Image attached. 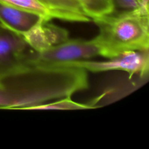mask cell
Masks as SVG:
<instances>
[{
    "instance_id": "obj_6",
    "label": "cell",
    "mask_w": 149,
    "mask_h": 149,
    "mask_svg": "<svg viewBox=\"0 0 149 149\" xmlns=\"http://www.w3.org/2000/svg\"><path fill=\"white\" fill-rule=\"evenodd\" d=\"M100 56L93 39H67L41 52H35L33 65H61Z\"/></svg>"
},
{
    "instance_id": "obj_4",
    "label": "cell",
    "mask_w": 149,
    "mask_h": 149,
    "mask_svg": "<svg viewBox=\"0 0 149 149\" xmlns=\"http://www.w3.org/2000/svg\"><path fill=\"white\" fill-rule=\"evenodd\" d=\"M34 54L23 36L0 23V79L33 66Z\"/></svg>"
},
{
    "instance_id": "obj_10",
    "label": "cell",
    "mask_w": 149,
    "mask_h": 149,
    "mask_svg": "<svg viewBox=\"0 0 149 149\" xmlns=\"http://www.w3.org/2000/svg\"><path fill=\"white\" fill-rule=\"evenodd\" d=\"M90 20L107 15L115 11L113 0H77Z\"/></svg>"
},
{
    "instance_id": "obj_7",
    "label": "cell",
    "mask_w": 149,
    "mask_h": 149,
    "mask_svg": "<svg viewBox=\"0 0 149 149\" xmlns=\"http://www.w3.org/2000/svg\"><path fill=\"white\" fill-rule=\"evenodd\" d=\"M41 19L28 33L23 35L25 41L35 52L43 51L68 39V32L52 23Z\"/></svg>"
},
{
    "instance_id": "obj_9",
    "label": "cell",
    "mask_w": 149,
    "mask_h": 149,
    "mask_svg": "<svg viewBox=\"0 0 149 149\" xmlns=\"http://www.w3.org/2000/svg\"><path fill=\"white\" fill-rule=\"evenodd\" d=\"M95 108V107L91 104L74 101L71 96H68L33 106L29 108L27 111H77L87 110Z\"/></svg>"
},
{
    "instance_id": "obj_3",
    "label": "cell",
    "mask_w": 149,
    "mask_h": 149,
    "mask_svg": "<svg viewBox=\"0 0 149 149\" xmlns=\"http://www.w3.org/2000/svg\"><path fill=\"white\" fill-rule=\"evenodd\" d=\"M0 3L34 13L44 20L87 23L90 19L77 0H0Z\"/></svg>"
},
{
    "instance_id": "obj_2",
    "label": "cell",
    "mask_w": 149,
    "mask_h": 149,
    "mask_svg": "<svg viewBox=\"0 0 149 149\" xmlns=\"http://www.w3.org/2000/svg\"><path fill=\"white\" fill-rule=\"evenodd\" d=\"M149 9L114 11L93 20L100 56L111 58L129 51L149 50Z\"/></svg>"
},
{
    "instance_id": "obj_5",
    "label": "cell",
    "mask_w": 149,
    "mask_h": 149,
    "mask_svg": "<svg viewBox=\"0 0 149 149\" xmlns=\"http://www.w3.org/2000/svg\"><path fill=\"white\" fill-rule=\"evenodd\" d=\"M61 65L81 68L91 73L125 71L130 79L135 75L145 78L148 77L149 72V50L129 51L108 58L107 61L83 60Z\"/></svg>"
},
{
    "instance_id": "obj_11",
    "label": "cell",
    "mask_w": 149,
    "mask_h": 149,
    "mask_svg": "<svg viewBox=\"0 0 149 149\" xmlns=\"http://www.w3.org/2000/svg\"><path fill=\"white\" fill-rule=\"evenodd\" d=\"M149 0H113L115 10H131L136 9H149Z\"/></svg>"
},
{
    "instance_id": "obj_8",
    "label": "cell",
    "mask_w": 149,
    "mask_h": 149,
    "mask_svg": "<svg viewBox=\"0 0 149 149\" xmlns=\"http://www.w3.org/2000/svg\"><path fill=\"white\" fill-rule=\"evenodd\" d=\"M41 19L34 13L0 3V23L17 34L28 33Z\"/></svg>"
},
{
    "instance_id": "obj_1",
    "label": "cell",
    "mask_w": 149,
    "mask_h": 149,
    "mask_svg": "<svg viewBox=\"0 0 149 149\" xmlns=\"http://www.w3.org/2000/svg\"><path fill=\"white\" fill-rule=\"evenodd\" d=\"M88 87V72L83 68L35 65L0 79V109L27 111Z\"/></svg>"
}]
</instances>
